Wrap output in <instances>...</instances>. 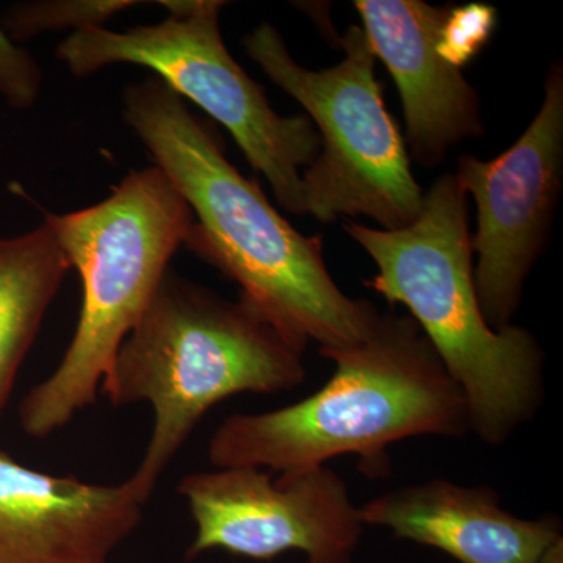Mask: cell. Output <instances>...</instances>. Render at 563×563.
Here are the masks:
<instances>
[{
  "mask_svg": "<svg viewBox=\"0 0 563 563\" xmlns=\"http://www.w3.org/2000/svg\"><path fill=\"white\" fill-rule=\"evenodd\" d=\"M124 120L190 207L185 246L235 282L242 301L303 350H340L368 335L380 312L336 285L322 236L296 231L177 92L157 77L129 85Z\"/></svg>",
  "mask_w": 563,
  "mask_h": 563,
  "instance_id": "6da1fadb",
  "label": "cell"
},
{
  "mask_svg": "<svg viewBox=\"0 0 563 563\" xmlns=\"http://www.w3.org/2000/svg\"><path fill=\"white\" fill-rule=\"evenodd\" d=\"M318 352L335 363L324 387L277 410L225 418L209 443L213 468L296 473L352 454L363 473L384 476L390 444L470 433L465 396L409 314L379 313L362 342Z\"/></svg>",
  "mask_w": 563,
  "mask_h": 563,
  "instance_id": "7a4b0ae2",
  "label": "cell"
},
{
  "mask_svg": "<svg viewBox=\"0 0 563 563\" xmlns=\"http://www.w3.org/2000/svg\"><path fill=\"white\" fill-rule=\"evenodd\" d=\"M343 229L376 263L366 287L409 309L461 388L470 433L498 448L531 422L544 401V352L528 329L495 331L485 321L466 195L454 174L433 181L407 228L384 231L347 221Z\"/></svg>",
  "mask_w": 563,
  "mask_h": 563,
  "instance_id": "3957f363",
  "label": "cell"
},
{
  "mask_svg": "<svg viewBox=\"0 0 563 563\" xmlns=\"http://www.w3.org/2000/svg\"><path fill=\"white\" fill-rule=\"evenodd\" d=\"M302 346L242 301L173 272L114 355L101 391L117 407L147 402L150 442L132 483L150 501L158 479L211 407L242 393L301 387Z\"/></svg>",
  "mask_w": 563,
  "mask_h": 563,
  "instance_id": "277c9868",
  "label": "cell"
},
{
  "mask_svg": "<svg viewBox=\"0 0 563 563\" xmlns=\"http://www.w3.org/2000/svg\"><path fill=\"white\" fill-rule=\"evenodd\" d=\"M81 280L76 332L57 368L20 404L22 431L46 439L98 399L121 343L147 309L192 213L158 166L135 169L88 209L47 214Z\"/></svg>",
  "mask_w": 563,
  "mask_h": 563,
  "instance_id": "5b68a950",
  "label": "cell"
},
{
  "mask_svg": "<svg viewBox=\"0 0 563 563\" xmlns=\"http://www.w3.org/2000/svg\"><path fill=\"white\" fill-rule=\"evenodd\" d=\"M243 44L269 80L301 103L320 133V154L302 173L306 214L321 222L368 217L384 231L412 224L424 191L385 107L365 31L351 25L342 40V62L321 70L299 65L269 22L247 33Z\"/></svg>",
  "mask_w": 563,
  "mask_h": 563,
  "instance_id": "8992f818",
  "label": "cell"
},
{
  "mask_svg": "<svg viewBox=\"0 0 563 563\" xmlns=\"http://www.w3.org/2000/svg\"><path fill=\"white\" fill-rule=\"evenodd\" d=\"M169 16L161 24L124 32H76L57 49L77 77L118 63L157 74L184 101H191L228 129L252 168L272 185L277 202L306 214L302 169L320 154V133L303 114L280 117L262 85L229 54L220 29V0H162Z\"/></svg>",
  "mask_w": 563,
  "mask_h": 563,
  "instance_id": "52a82bcc",
  "label": "cell"
},
{
  "mask_svg": "<svg viewBox=\"0 0 563 563\" xmlns=\"http://www.w3.org/2000/svg\"><path fill=\"white\" fill-rule=\"evenodd\" d=\"M563 174V68L544 79L539 113L514 146L493 161L462 155L454 177L477 209L472 235L474 284L485 321L512 325L525 284L543 252L561 198Z\"/></svg>",
  "mask_w": 563,
  "mask_h": 563,
  "instance_id": "ba28073f",
  "label": "cell"
},
{
  "mask_svg": "<svg viewBox=\"0 0 563 563\" xmlns=\"http://www.w3.org/2000/svg\"><path fill=\"white\" fill-rule=\"evenodd\" d=\"M196 537L188 559L211 550L272 561L287 551L303 563H351L363 536L361 507L328 465L284 473L233 466L181 477Z\"/></svg>",
  "mask_w": 563,
  "mask_h": 563,
  "instance_id": "9c48e42d",
  "label": "cell"
},
{
  "mask_svg": "<svg viewBox=\"0 0 563 563\" xmlns=\"http://www.w3.org/2000/svg\"><path fill=\"white\" fill-rule=\"evenodd\" d=\"M132 483L52 476L0 450V563H107L141 523Z\"/></svg>",
  "mask_w": 563,
  "mask_h": 563,
  "instance_id": "30bf717a",
  "label": "cell"
},
{
  "mask_svg": "<svg viewBox=\"0 0 563 563\" xmlns=\"http://www.w3.org/2000/svg\"><path fill=\"white\" fill-rule=\"evenodd\" d=\"M363 31L401 96L409 157L435 168L462 141L483 136L481 99L437 49L451 7L357 0Z\"/></svg>",
  "mask_w": 563,
  "mask_h": 563,
  "instance_id": "8fae6325",
  "label": "cell"
},
{
  "mask_svg": "<svg viewBox=\"0 0 563 563\" xmlns=\"http://www.w3.org/2000/svg\"><path fill=\"white\" fill-rule=\"evenodd\" d=\"M361 517L365 526L390 529L398 539L437 548L461 563H539L562 537L554 515L518 518L487 485L446 479L385 492L361 507Z\"/></svg>",
  "mask_w": 563,
  "mask_h": 563,
  "instance_id": "7c38bea8",
  "label": "cell"
},
{
  "mask_svg": "<svg viewBox=\"0 0 563 563\" xmlns=\"http://www.w3.org/2000/svg\"><path fill=\"white\" fill-rule=\"evenodd\" d=\"M70 263L46 221L0 239V415Z\"/></svg>",
  "mask_w": 563,
  "mask_h": 563,
  "instance_id": "4fadbf2b",
  "label": "cell"
},
{
  "mask_svg": "<svg viewBox=\"0 0 563 563\" xmlns=\"http://www.w3.org/2000/svg\"><path fill=\"white\" fill-rule=\"evenodd\" d=\"M133 0H36L18 3L5 14L11 40H31L47 32L74 29V33L101 29L111 18L133 9Z\"/></svg>",
  "mask_w": 563,
  "mask_h": 563,
  "instance_id": "5bb4252c",
  "label": "cell"
},
{
  "mask_svg": "<svg viewBox=\"0 0 563 563\" xmlns=\"http://www.w3.org/2000/svg\"><path fill=\"white\" fill-rule=\"evenodd\" d=\"M495 25V7L485 3L454 7L443 24L437 49L451 66L461 69L483 51Z\"/></svg>",
  "mask_w": 563,
  "mask_h": 563,
  "instance_id": "9a60e30c",
  "label": "cell"
},
{
  "mask_svg": "<svg viewBox=\"0 0 563 563\" xmlns=\"http://www.w3.org/2000/svg\"><path fill=\"white\" fill-rule=\"evenodd\" d=\"M41 85L38 63L0 27V96L13 109H31L40 98Z\"/></svg>",
  "mask_w": 563,
  "mask_h": 563,
  "instance_id": "2e32d148",
  "label": "cell"
},
{
  "mask_svg": "<svg viewBox=\"0 0 563 563\" xmlns=\"http://www.w3.org/2000/svg\"><path fill=\"white\" fill-rule=\"evenodd\" d=\"M539 563H563V537L544 551Z\"/></svg>",
  "mask_w": 563,
  "mask_h": 563,
  "instance_id": "e0dca14e",
  "label": "cell"
}]
</instances>
